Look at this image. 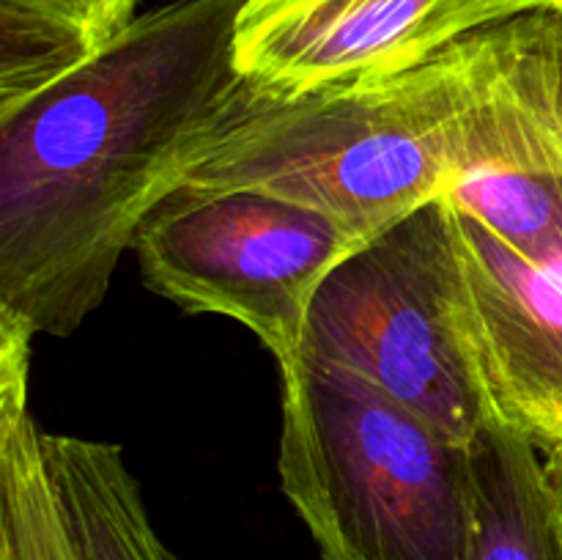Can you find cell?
I'll use <instances>...</instances> for the list:
<instances>
[{"instance_id":"1","label":"cell","mask_w":562,"mask_h":560,"mask_svg":"<svg viewBox=\"0 0 562 560\" xmlns=\"http://www.w3.org/2000/svg\"><path fill=\"white\" fill-rule=\"evenodd\" d=\"M245 0H176L0 113V329L71 335L241 82Z\"/></svg>"},{"instance_id":"2","label":"cell","mask_w":562,"mask_h":560,"mask_svg":"<svg viewBox=\"0 0 562 560\" xmlns=\"http://www.w3.org/2000/svg\"><path fill=\"white\" fill-rule=\"evenodd\" d=\"M450 49L459 88L442 206L461 327L494 421L562 439V5Z\"/></svg>"},{"instance_id":"3","label":"cell","mask_w":562,"mask_h":560,"mask_svg":"<svg viewBox=\"0 0 562 560\" xmlns=\"http://www.w3.org/2000/svg\"><path fill=\"white\" fill-rule=\"evenodd\" d=\"M456 110L450 49L401 75L302 93L241 80L187 154L181 184L267 192L368 242L448 190Z\"/></svg>"},{"instance_id":"4","label":"cell","mask_w":562,"mask_h":560,"mask_svg":"<svg viewBox=\"0 0 562 560\" xmlns=\"http://www.w3.org/2000/svg\"><path fill=\"white\" fill-rule=\"evenodd\" d=\"M280 486L322 560H470L472 448L357 373L280 368Z\"/></svg>"},{"instance_id":"5","label":"cell","mask_w":562,"mask_h":560,"mask_svg":"<svg viewBox=\"0 0 562 560\" xmlns=\"http://www.w3.org/2000/svg\"><path fill=\"white\" fill-rule=\"evenodd\" d=\"M302 357L357 373L464 448L497 423L461 327L453 242L439 198L324 278Z\"/></svg>"},{"instance_id":"6","label":"cell","mask_w":562,"mask_h":560,"mask_svg":"<svg viewBox=\"0 0 562 560\" xmlns=\"http://www.w3.org/2000/svg\"><path fill=\"white\" fill-rule=\"evenodd\" d=\"M362 245L300 203L181 184L148 212L132 247L148 289L190 313L234 318L283 368L302 360L324 278Z\"/></svg>"},{"instance_id":"7","label":"cell","mask_w":562,"mask_h":560,"mask_svg":"<svg viewBox=\"0 0 562 560\" xmlns=\"http://www.w3.org/2000/svg\"><path fill=\"white\" fill-rule=\"evenodd\" d=\"M562 0H245L236 25L241 80L302 93L417 69L461 38Z\"/></svg>"},{"instance_id":"8","label":"cell","mask_w":562,"mask_h":560,"mask_svg":"<svg viewBox=\"0 0 562 560\" xmlns=\"http://www.w3.org/2000/svg\"><path fill=\"white\" fill-rule=\"evenodd\" d=\"M42 450L77 560H176L119 445L42 432Z\"/></svg>"},{"instance_id":"9","label":"cell","mask_w":562,"mask_h":560,"mask_svg":"<svg viewBox=\"0 0 562 560\" xmlns=\"http://www.w3.org/2000/svg\"><path fill=\"white\" fill-rule=\"evenodd\" d=\"M31 340L0 335V560H77L27 404Z\"/></svg>"},{"instance_id":"10","label":"cell","mask_w":562,"mask_h":560,"mask_svg":"<svg viewBox=\"0 0 562 560\" xmlns=\"http://www.w3.org/2000/svg\"><path fill=\"white\" fill-rule=\"evenodd\" d=\"M475 511L470 560H562V525L543 453L508 426L472 445Z\"/></svg>"},{"instance_id":"11","label":"cell","mask_w":562,"mask_h":560,"mask_svg":"<svg viewBox=\"0 0 562 560\" xmlns=\"http://www.w3.org/2000/svg\"><path fill=\"white\" fill-rule=\"evenodd\" d=\"M137 0H0V113L86 64L135 20Z\"/></svg>"},{"instance_id":"12","label":"cell","mask_w":562,"mask_h":560,"mask_svg":"<svg viewBox=\"0 0 562 560\" xmlns=\"http://www.w3.org/2000/svg\"><path fill=\"white\" fill-rule=\"evenodd\" d=\"M543 467H547V481L549 489H552L554 508H558L560 525H562V439L554 448H549L543 453Z\"/></svg>"}]
</instances>
